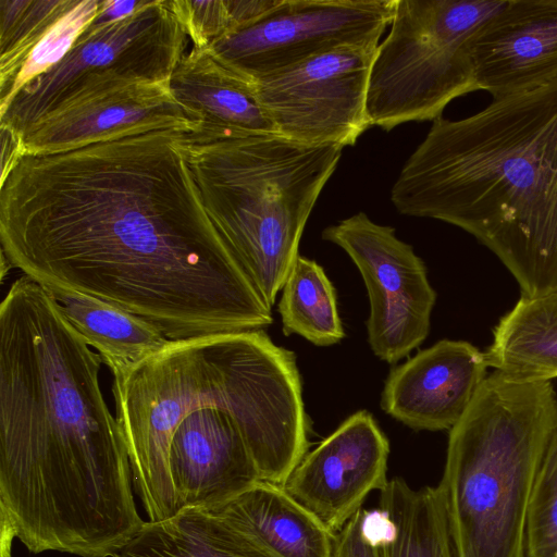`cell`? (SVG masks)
I'll list each match as a JSON object with an SVG mask.
<instances>
[{
	"label": "cell",
	"instance_id": "1",
	"mask_svg": "<svg viewBox=\"0 0 557 557\" xmlns=\"http://www.w3.org/2000/svg\"><path fill=\"white\" fill-rule=\"evenodd\" d=\"M178 132L21 154L0 178L1 252L47 290L120 307L170 339L262 330L271 308L208 216Z\"/></svg>",
	"mask_w": 557,
	"mask_h": 557
},
{
	"label": "cell",
	"instance_id": "2",
	"mask_svg": "<svg viewBox=\"0 0 557 557\" xmlns=\"http://www.w3.org/2000/svg\"><path fill=\"white\" fill-rule=\"evenodd\" d=\"M102 359L26 275L0 306L1 550L113 557L141 529Z\"/></svg>",
	"mask_w": 557,
	"mask_h": 557
},
{
	"label": "cell",
	"instance_id": "3",
	"mask_svg": "<svg viewBox=\"0 0 557 557\" xmlns=\"http://www.w3.org/2000/svg\"><path fill=\"white\" fill-rule=\"evenodd\" d=\"M112 374L115 418L149 521L236 496L304 432L296 362L262 330L171 339Z\"/></svg>",
	"mask_w": 557,
	"mask_h": 557
},
{
	"label": "cell",
	"instance_id": "4",
	"mask_svg": "<svg viewBox=\"0 0 557 557\" xmlns=\"http://www.w3.org/2000/svg\"><path fill=\"white\" fill-rule=\"evenodd\" d=\"M432 122L392 187L395 209L472 235L522 297L557 293V79Z\"/></svg>",
	"mask_w": 557,
	"mask_h": 557
},
{
	"label": "cell",
	"instance_id": "5",
	"mask_svg": "<svg viewBox=\"0 0 557 557\" xmlns=\"http://www.w3.org/2000/svg\"><path fill=\"white\" fill-rule=\"evenodd\" d=\"M176 146L208 216L272 308L343 148L301 144L278 134L238 136L206 123L180 131Z\"/></svg>",
	"mask_w": 557,
	"mask_h": 557
},
{
	"label": "cell",
	"instance_id": "6",
	"mask_svg": "<svg viewBox=\"0 0 557 557\" xmlns=\"http://www.w3.org/2000/svg\"><path fill=\"white\" fill-rule=\"evenodd\" d=\"M556 428L552 381L487 374L449 430L438 484L456 557H527L531 493Z\"/></svg>",
	"mask_w": 557,
	"mask_h": 557
},
{
	"label": "cell",
	"instance_id": "7",
	"mask_svg": "<svg viewBox=\"0 0 557 557\" xmlns=\"http://www.w3.org/2000/svg\"><path fill=\"white\" fill-rule=\"evenodd\" d=\"M506 0H396L391 29L371 66L367 115L394 127L442 116L476 90L469 42Z\"/></svg>",
	"mask_w": 557,
	"mask_h": 557
},
{
	"label": "cell",
	"instance_id": "8",
	"mask_svg": "<svg viewBox=\"0 0 557 557\" xmlns=\"http://www.w3.org/2000/svg\"><path fill=\"white\" fill-rule=\"evenodd\" d=\"M187 33L168 0H149L135 14L85 28L65 57L26 84L0 112V127L20 136L64 97L94 79L170 82L186 53Z\"/></svg>",
	"mask_w": 557,
	"mask_h": 557
},
{
	"label": "cell",
	"instance_id": "9",
	"mask_svg": "<svg viewBox=\"0 0 557 557\" xmlns=\"http://www.w3.org/2000/svg\"><path fill=\"white\" fill-rule=\"evenodd\" d=\"M396 0H280L252 24L208 47L223 65L256 82L348 45H379Z\"/></svg>",
	"mask_w": 557,
	"mask_h": 557
},
{
	"label": "cell",
	"instance_id": "10",
	"mask_svg": "<svg viewBox=\"0 0 557 557\" xmlns=\"http://www.w3.org/2000/svg\"><path fill=\"white\" fill-rule=\"evenodd\" d=\"M322 238L339 246L358 268L367 287L368 342L376 357L395 363L430 332L436 293L412 246L392 226L358 212L323 230Z\"/></svg>",
	"mask_w": 557,
	"mask_h": 557
},
{
	"label": "cell",
	"instance_id": "11",
	"mask_svg": "<svg viewBox=\"0 0 557 557\" xmlns=\"http://www.w3.org/2000/svg\"><path fill=\"white\" fill-rule=\"evenodd\" d=\"M377 46H342L256 81L276 133L307 145H355L371 126L367 95Z\"/></svg>",
	"mask_w": 557,
	"mask_h": 557
},
{
	"label": "cell",
	"instance_id": "12",
	"mask_svg": "<svg viewBox=\"0 0 557 557\" xmlns=\"http://www.w3.org/2000/svg\"><path fill=\"white\" fill-rule=\"evenodd\" d=\"M203 119L183 106L170 82L114 78L85 85L28 125L23 153H52L156 129H198Z\"/></svg>",
	"mask_w": 557,
	"mask_h": 557
},
{
	"label": "cell",
	"instance_id": "13",
	"mask_svg": "<svg viewBox=\"0 0 557 557\" xmlns=\"http://www.w3.org/2000/svg\"><path fill=\"white\" fill-rule=\"evenodd\" d=\"M388 455V440L373 416L359 410L307 453L282 486L335 534L371 492L387 484Z\"/></svg>",
	"mask_w": 557,
	"mask_h": 557
},
{
	"label": "cell",
	"instance_id": "14",
	"mask_svg": "<svg viewBox=\"0 0 557 557\" xmlns=\"http://www.w3.org/2000/svg\"><path fill=\"white\" fill-rule=\"evenodd\" d=\"M476 90L493 99L557 79V0H506L472 35Z\"/></svg>",
	"mask_w": 557,
	"mask_h": 557
},
{
	"label": "cell",
	"instance_id": "15",
	"mask_svg": "<svg viewBox=\"0 0 557 557\" xmlns=\"http://www.w3.org/2000/svg\"><path fill=\"white\" fill-rule=\"evenodd\" d=\"M483 351L465 341L442 339L393 368L381 408L416 431L450 430L487 376Z\"/></svg>",
	"mask_w": 557,
	"mask_h": 557
},
{
	"label": "cell",
	"instance_id": "16",
	"mask_svg": "<svg viewBox=\"0 0 557 557\" xmlns=\"http://www.w3.org/2000/svg\"><path fill=\"white\" fill-rule=\"evenodd\" d=\"M274 557H330L329 532L282 485L258 481L236 496L203 508Z\"/></svg>",
	"mask_w": 557,
	"mask_h": 557
},
{
	"label": "cell",
	"instance_id": "17",
	"mask_svg": "<svg viewBox=\"0 0 557 557\" xmlns=\"http://www.w3.org/2000/svg\"><path fill=\"white\" fill-rule=\"evenodd\" d=\"M174 97L203 123L239 136L277 134L255 82L223 65L208 47H193L171 76Z\"/></svg>",
	"mask_w": 557,
	"mask_h": 557
},
{
	"label": "cell",
	"instance_id": "18",
	"mask_svg": "<svg viewBox=\"0 0 557 557\" xmlns=\"http://www.w3.org/2000/svg\"><path fill=\"white\" fill-rule=\"evenodd\" d=\"M488 368L518 382L557 377V293L520 297L493 330Z\"/></svg>",
	"mask_w": 557,
	"mask_h": 557
},
{
	"label": "cell",
	"instance_id": "19",
	"mask_svg": "<svg viewBox=\"0 0 557 557\" xmlns=\"http://www.w3.org/2000/svg\"><path fill=\"white\" fill-rule=\"evenodd\" d=\"M113 557H274L250 537L203 508L186 507L145 522Z\"/></svg>",
	"mask_w": 557,
	"mask_h": 557
},
{
	"label": "cell",
	"instance_id": "20",
	"mask_svg": "<svg viewBox=\"0 0 557 557\" xmlns=\"http://www.w3.org/2000/svg\"><path fill=\"white\" fill-rule=\"evenodd\" d=\"M383 557H456L440 486L394 478L380 491Z\"/></svg>",
	"mask_w": 557,
	"mask_h": 557
},
{
	"label": "cell",
	"instance_id": "21",
	"mask_svg": "<svg viewBox=\"0 0 557 557\" xmlns=\"http://www.w3.org/2000/svg\"><path fill=\"white\" fill-rule=\"evenodd\" d=\"M49 293L65 319L96 349L111 372L136 364L171 341L150 322L120 307L90 296Z\"/></svg>",
	"mask_w": 557,
	"mask_h": 557
},
{
	"label": "cell",
	"instance_id": "22",
	"mask_svg": "<svg viewBox=\"0 0 557 557\" xmlns=\"http://www.w3.org/2000/svg\"><path fill=\"white\" fill-rule=\"evenodd\" d=\"M282 290L278 312L285 335L298 334L317 346L344 338L335 289L314 260L298 256Z\"/></svg>",
	"mask_w": 557,
	"mask_h": 557
},
{
	"label": "cell",
	"instance_id": "23",
	"mask_svg": "<svg viewBox=\"0 0 557 557\" xmlns=\"http://www.w3.org/2000/svg\"><path fill=\"white\" fill-rule=\"evenodd\" d=\"M104 0H70L63 13L45 30L24 57L11 79L0 87V112L29 82L47 72L71 50Z\"/></svg>",
	"mask_w": 557,
	"mask_h": 557
},
{
	"label": "cell",
	"instance_id": "24",
	"mask_svg": "<svg viewBox=\"0 0 557 557\" xmlns=\"http://www.w3.org/2000/svg\"><path fill=\"white\" fill-rule=\"evenodd\" d=\"M527 557H557V428L546 447L529 503Z\"/></svg>",
	"mask_w": 557,
	"mask_h": 557
},
{
	"label": "cell",
	"instance_id": "25",
	"mask_svg": "<svg viewBox=\"0 0 557 557\" xmlns=\"http://www.w3.org/2000/svg\"><path fill=\"white\" fill-rule=\"evenodd\" d=\"M169 7L193 41L206 48L232 30L226 0H168Z\"/></svg>",
	"mask_w": 557,
	"mask_h": 557
},
{
	"label": "cell",
	"instance_id": "26",
	"mask_svg": "<svg viewBox=\"0 0 557 557\" xmlns=\"http://www.w3.org/2000/svg\"><path fill=\"white\" fill-rule=\"evenodd\" d=\"M330 557H383V515L361 508L334 534Z\"/></svg>",
	"mask_w": 557,
	"mask_h": 557
},
{
	"label": "cell",
	"instance_id": "27",
	"mask_svg": "<svg viewBox=\"0 0 557 557\" xmlns=\"http://www.w3.org/2000/svg\"><path fill=\"white\" fill-rule=\"evenodd\" d=\"M280 0H226L232 32L248 26L273 9ZM228 33V34H230Z\"/></svg>",
	"mask_w": 557,
	"mask_h": 557
},
{
	"label": "cell",
	"instance_id": "28",
	"mask_svg": "<svg viewBox=\"0 0 557 557\" xmlns=\"http://www.w3.org/2000/svg\"><path fill=\"white\" fill-rule=\"evenodd\" d=\"M148 2L149 0H104L87 28L96 29L125 20L147 5Z\"/></svg>",
	"mask_w": 557,
	"mask_h": 557
},
{
	"label": "cell",
	"instance_id": "29",
	"mask_svg": "<svg viewBox=\"0 0 557 557\" xmlns=\"http://www.w3.org/2000/svg\"><path fill=\"white\" fill-rule=\"evenodd\" d=\"M0 265H1L0 277H1V281H3L5 275L8 274L9 270L12 269L13 267L2 252H1V264Z\"/></svg>",
	"mask_w": 557,
	"mask_h": 557
}]
</instances>
